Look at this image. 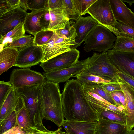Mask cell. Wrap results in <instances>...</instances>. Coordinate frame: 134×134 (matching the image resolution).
I'll return each instance as SVG.
<instances>
[{"label": "cell", "mask_w": 134, "mask_h": 134, "mask_svg": "<svg viewBox=\"0 0 134 134\" xmlns=\"http://www.w3.org/2000/svg\"><path fill=\"white\" fill-rule=\"evenodd\" d=\"M61 94L64 118L72 121L96 122L98 118L96 111L87 100L84 88L77 79L69 80Z\"/></svg>", "instance_id": "1"}, {"label": "cell", "mask_w": 134, "mask_h": 134, "mask_svg": "<svg viewBox=\"0 0 134 134\" xmlns=\"http://www.w3.org/2000/svg\"><path fill=\"white\" fill-rule=\"evenodd\" d=\"M43 105V118L60 127L64 120L59 84L46 81L41 86Z\"/></svg>", "instance_id": "2"}, {"label": "cell", "mask_w": 134, "mask_h": 134, "mask_svg": "<svg viewBox=\"0 0 134 134\" xmlns=\"http://www.w3.org/2000/svg\"><path fill=\"white\" fill-rule=\"evenodd\" d=\"M41 86L37 85L17 89L20 97L24 100L34 127L43 124V105Z\"/></svg>", "instance_id": "3"}, {"label": "cell", "mask_w": 134, "mask_h": 134, "mask_svg": "<svg viewBox=\"0 0 134 134\" xmlns=\"http://www.w3.org/2000/svg\"><path fill=\"white\" fill-rule=\"evenodd\" d=\"M82 61L85 69L89 72L114 81H119L118 70L110 62L107 52H94Z\"/></svg>", "instance_id": "4"}, {"label": "cell", "mask_w": 134, "mask_h": 134, "mask_svg": "<svg viewBox=\"0 0 134 134\" xmlns=\"http://www.w3.org/2000/svg\"><path fill=\"white\" fill-rule=\"evenodd\" d=\"M116 39L110 30L98 24L85 39L84 49L87 52L92 51L106 52L113 48Z\"/></svg>", "instance_id": "5"}, {"label": "cell", "mask_w": 134, "mask_h": 134, "mask_svg": "<svg viewBox=\"0 0 134 134\" xmlns=\"http://www.w3.org/2000/svg\"><path fill=\"white\" fill-rule=\"evenodd\" d=\"M87 13L99 24L110 30L117 37H130L114 27L117 21L114 16L109 0H97L88 9Z\"/></svg>", "instance_id": "6"}, {"label": "cell", "mask_w": 134, "mask_h": 134, "mask_svg": "<svg viewBox=\"0 0 134 134\" xmlns=\"http://www.w3.org/2000/svg\"><path fill=\"white\" fill-rule=\"evenodd\" d=\"M46 81L43 74L28 68L15 69L11 72L9 81L15 89L40 85Z\"/></svg>", "instance_id": "7"}, {"label": "cell", "mask_w": 134, "mask_h": 134, "mask_svg": "<svg viewBox=\"0 0 134 134\" xmlns=\"http://www.w3.org/2000/svg\"><path fill=\"white\" fill-rule=\"evenodd\" d=\"M76 44L75 40L59 35L54 32L51 40L45 45L40 46L43 52L42 62L70 50Z\"/></svg>", "instance_id": "8"}, {"label": "cell", "mask_w": 134, "mask_h": 134, "mask_svg": "<svg viewBox=\"0 0 134 134\" xmlns=\"http://www.w3.org/2000/svg\"><path fill=\"white\" fill-rule=\"evenodd\" d=\"M80 53L76 48L55 56L38 64L44 71L56 70L71 67L78 62Z\"/></svg>", "instance_id": "9"}, {"label": "cell", "mask_w": 134, "mask_h": 134, "mask_svg": "<svg viewBox=\"0 0 134 134\" xmlns=\"http://www.w3.org/2000/svg\"><path fill=\"white\" fill-rule=\"evenodd\" d=\"M110 62L118 71L134 79V52L107 51Z\"/></svg>", "instance_id": "10"}, {"label": "cell", "mask_w": 134, "mask_h": 134, "mask_svg": "<svg viewBox=\"0 0 134 134\" xmlns=\"http://www.w3.org/2000/svg\"><path fill=\"white\" fill-rule=\"evenodd\" d=\"M27 13L19 6L0 16V36L2 37L20 23H24Z\"/></svg>", "instance_id": "11"}, {"label": "cell", "mask_w": 134, "mask_h": 134, "mask_svg": "<svg viewBox=\"0 0 134 134\" xmlns=\"http://www.w3.org/2000/svg\"><path fill=\"white\" fill-rule=\"evenodd\" d=\"M43 60L42 48L34 44L19 51L15 66L23 68L31 67L42 63Z\"/></svg>", "instance_id": "12"}, {"label": "cell", "mask_w": 134, "mask_h": 134, "mask_svg": "<svg viewBox=\"0 0 134 134\" xmlns=\"http://www.w3.org/2000/svg\"><path fill=\"white\" fill-rule=\"evenodd\" d=\"M85 69L82 60L78 61L74 66L67 68L49 71H44L43 74L47 81L58 84L68 81Z\"/></svg>", "instance_id": "13"}, {"label": "cell", "mask_w": 134, "mask_h": 134, "mask_svg": "<svg viewBox=\"0 0 134 134\" xmlns=\"http://www.w3.org/2000/svg\"><path fill=\"white\" fill-rule=\"evenodd\" d=\"M118 82L125 97L126 105L123 111L126 117V125L130 132L134 128V90L120 79Z\"/></svg>", "instance_id": "14"}, {"label": "cell", "mask_w": 134, "mask_h": 134, "mask_svg": "<svg viewBox=\"0 0 134 134\" xmlns=\"http://www.w3.org/2000/svg\"><path fill=\"white\" fill-rule=\"evenodd\" d=\"M74 24L77 36L75 40L76 44L72 48H76L85 41L88 35L98 24L91 16H80Z\"/></svg>", "instance_id": "15"}, {"label": "cell", "mask_w": 134, "mask_h": 134, "mask_svg": "<svg viewBox=\"0 0 134 134\" xmlns=\"http://www.w3.org/2000/svg\"><path fill=\"white\" fill-rule=\"evenodd\" d=\"M115 19L134 29V13L122 0H109Z\"/></svg>", "instance_id": "16"}, {"label": "cell", "mask_w": 134, "mask_h": 134, "mask_svg": "<svg viewBox=\"0 0 134 134\" xmlns=\"http://www.w3.org/2000/svg\"><path fill=\"white\" fill-rule=\"evenodd\" d=\"M97 122L64 120L62 126L66 134H95Z\"/></svg>", "instance_id": "17"}, {"label": "cell", "mask_w": 134, "mask_h": 134, "mask_svg": "<svg viewBox=\"0 0 134 134\" xmlns=\"http://www.w3.org/2000/svg\"><path fill=\"white\" fill-rule=\"evenodd\" d=\"M129 132L126 125L99 118L95 134H128Z\"/></svg>", "instance_id": "18"}, {"label": "cell", "mask_w": 134, "mask_h": 134, "mask_svg": "<svg viewBox=\"0 0 134 134\" xmlns=\"http://www.w3.org/2000/svg\"><path fill=\"white\" fill-rule=\"evenodd\" d=\"M47 10L41 9L32 10L27 13L24 21V27L26 31L34 36L42 30L40 24V20Z\"/></svg>", "instance_id": "19"}, {"label": "cell", "mask_w": 134, "mask_h": 134, "mask_svg": "<svg viewBox=\"0 0 134 134\" xmlns=\"http://www.w3.org/2000/svg\"><path fill=\"white\" fill-rule=\"evenodd\" d=\"M19 51L9 47H4L0 51V75L14 66L18 55Z\"/></svg>", "instance_id": "20"}, {"label": "cell", "mask_w": 134, "mask_h": 134, "mask_svg": "<svg viewBox=\"0 0 134 134\" xmlns=\"http://www.w3.org/2000/svg\"><path fill=\"white\" fill-rule=\"evenodd\" d=\"M20 99L18 89L12 87L0 107V122L16 109Z\"/></svg>", "instance_id": "21"}, {"label": "cell", "mask_w": 134, "mask_h": 134, "mask_svg": "<svg viewBox=\"0 0 134 134\" xmlns=\"http://www.w3.org/2000/svg\"><path fill=\"white\" fill-rule=\"evenodd\" d=\"M50 16V23L48 29L54 32L63 29L70 21L63 8L49 9Z\"/></svg>", "instance_id": "22"}, {"label": "cell", "mask_w": 134, "mask_h": 134, "mask_svg": "<svg viewBox=\"0 0 134 134\" xmlns=\"http://www.w3.org/2000/svg\"><path fill=\"white\" fill-rule=\"evenodd\" d=\"M20 99L15 109L17 124L26 133L32 127L31 120L23 99Z\"/></svg>", "instance_id": "23"}, {"label": "cell", "mask_w": 134, "mask_h": 134, "mask_svg": "<svg viewBox=\"0 0 134 134\" xmlns=\"http://www.w3.org/2000/svg\"><path fill=\"white\" fill-rule=\"evenodd\" d=\"M81 84L87 83L102 85L115 81L92 74L85 69L74 76Z\"/></svg>", "instance_id": "24"}, {"label": "cell", "mask_w": 134, "mask_h": 134, "mask_svg": "<svg viewBox=\"0 0 134 134\" xmlns=\"http://www.w3.org/2000/svg\"><path fill=\"white\" fill-rule=\"evenodd\" d=\"M86 98L94 110L98 109H106L120 114H124V107H118L112 105L107 101L97 99L85 92Z\"/></svg>", "instance_id": "25"}, {"label": "cell", "mask_w": 134, "mask_h": 134, "mask_svg": "<svg viewBox=\"0 0 134 134\" xmlns=\"http://www.w3.org/2000/svg\"><path fill=\"white\" fill-rule=\"evenodd\" d=\"M25 30L23 22L20 23L12 30L3 36L0 37V43L4 48L13 41L24 35Z\"/></svg>", "instance_id": "26"}, {"label": "cell", "mask_w": 134, "mask_h": 134, "mask_svg": "<svg viewBox=\"0 0 134 134\" xmlns=\"http://www.w3.org/2000/svg\"><path fill=\"white\" fill-rule=\"evenodd\" d=\"M98 119L101 118L108 121L126 125L125 114H120L106 109H98L94 110Z\"/></svg>", "instance_id": "27"}, {"label": "cell", "mask_w": 134, "mask_h": 134, "mask_svg": "<svg viewBox=\"0 0 134 134\" xmlns=\"http://www.w3.org/2000/svg\"><path fill=\"white\" fill-rule=\"evenodd\" d=\"M112 50L134 52V39L125 36L117 37Z\"/></svg>", "instance_id": "28"}, {"label": "cell", "mask_w": 134, "mask_h": 134, "mask_svg": "<svg viewBox=\"0 0 134 134\" xmlns=\"http://www.w3.org/2000/svg\"><path fill=\"white\" fill-rule=\"evenodd\" d=\"M82 84L85 90L94 93L102 97L110 104L118 106L113 100L110 94L107 92L103 88L102 85L87 83Z\"/></svg>", "instance_id": "29"}, {"label": "cell", "mask_w": 134, "mask_h": 134, "mask_svg": "<svg viewBox=\"0 0 134 134\" xmlns=\"http://www.w3.org/2000/svg\"><path fill=\"white\" fill-rule=\"evenodd\" d=\"M34 37L31 35H24L22 37L13 41L8 44L6 47L15 48L19 51L34 45Z\"/></svg>", "instance_id": "30"}, {"label": "cell", "mask_w": 134, "mask_h": 134, "mask_svg": "<svg viewBox=\"0 0 134 134\" xmlns=\"http://www.w3.org/2000/svg\"><path fill=\"white\" fill-rule=\"evenodd\" d=\"M15 109L0 122V134L18 125Z\"/></svg>", "instance_id": "31"}, {"label": "cell", "mask_w": 134, "mask_h": 134, "mask_svg": "<svg viewBox=\"0 0 134 134\" xmlns=\"http://www.w3.org/2000/svg\"><path fill=\"white\" fill-rule=\"evenodd\" d=\"M54 32L48 29L42 30L34 36V44L41 46L46 44L53 36Z\"/></svg>", "instance_id": "32"}, {"label": "cell", "mask_w": 134, "mask_h": 134, "mask_svg": "<svg viewBox=\"0 0 134 134\" xmlns=\"http://www.w3.org/2000/svg\"><path fill=\"white\" fill-rule=\"evenodd\" d=\"M62 1L63 8L70 21L77 20L80 16L74 7L72 0H62Z\"/></svg>", "instance_id": "33"}, {"label": "cell", "mask_w": 134, "mask_h": 134, "mask_svg": "<svg viewBox=\"0 0 134 134\" xmlns=\"http://www.w3.org/2000/svg\"><path fill=\"white\" fill-rule=\"evenodd\" d=\"M62 128L59 127L56 130L50 131L47 129L43 124L38 125L35 126L30 127L26 132L27 134H66L62 131Z\"/></svg>", "instance_id": "34"}, {"label": "cell", "mask_w": 134, "mask_h": 134, "mask_svg": "<svg viewBox=\"0 0 134 134\" xmlns=\"http://www.w3.org/2000/svg\"><path fill=\"white\" fill-rule=\"evenodd\" d=\"M97 0H72L74 7L80 16L87 13L88 9Z\"/></svg>", "instance_id": "35"}, {"label": "cell", "mask_w": 134, "mask_h": 134, "mask_svg": "<svg viewBox=\"0 0 134 134\" xmlns=\"http://www.w3.org/2000/svg\"><path fill=\"white\" fill-rule=\"evenodd\" d=\"M72 22L69 21L64 28L57 30L54 32L59 35L64 36L68 38L75 40L77 34L74 27V24L72 25Z\"/></svg>", "instance_id": "36"}, {"label": "cell", "mask_w": 134, "mask_h": 134, "mask_svg": "<svg viewBox=\"0 0 134 134\" xmlns=\"http://www.w3.org/2000/svg\"><path fill=\"white\" fill-rule=\"evenodd\" d=\"M12 87V85L9 81H0V107L3 104Z\"/></svg>", "instance_id": "37"}, {"label": "cell", "mask_w": 134, "mask_h": 134, "mask_svg": "<svg viewBox=\"0 0 134 134\" xmlns=\"http://www.w3.org/2000/svg\"><path fill=\"white\" fill-rule=\"evenodd\" d=\"M119 31L128 35L131 38L134 39V29L120 22H117L114 26Z\"/></svg>", "instance_id": "38"}, {"label": "cell", "mask_w": 134, "mask_h": 134, "mask_svg": "<svg viewBox=\"0 0 134 134\" xmlns=\"http://www.w3.org/2000/svg\"><path fill=\"white\" fill-rule=\"evenodd\" d=\"M47 0H28L29 9L31 10L46 9Z\"/></svg>", "instance_id": "39"}, {"label": "cell", "mask_w": 134, "mask_h": 134, "mask_svg": "<svg viewBox=\"0 0 134 134\" xmlns=\"http://www.w3.org/2000/svg\"><path fill=\"white\" fill-rule=\"evenodd\" d=\"M104 90L110 94L111 92L117 91H121L120 86L118 82H114L102 85Z\"/></svg>", "instance_id": "40"}, {"label": "cell", "mask_w": 134, "mask_h": 134, "mask_svg": "<svg viewBox=\"0 0 134 134\" xmlns=\"http://www.w3.org/2000/svg\"><path fill=\"white\" fill-rule=\"evenodd\" d=\"M50 21V13L49 10H47L40 20V24L42 30L48 29Z\"/></svg>", "instance_id": "41"}, {"label": "cell", "mask_w": 134, "mask_h": 134, "mask_svg": "<svg viewBox=\"0 0 134 134\" xmlns=\"http://www.w3.org/2000/svg\"><path fill=\"white\" fill-rule=\"evenodd\" d=\"M118 74L120 79L127 84L134 90V79L118 71Z\"/></svg>", "instance_id": "42"}, {"label": "cell", "mask_w": 134, "mask_h": 134, "mask_svg": "<svg viewBox=\"0 0 134 134\" xmlns=\"http://www.w3.org/2000/svg\"><path fill=\"white\" fill-rule=\"evenodd\" d=\"M48 9L62 8V0H48Z\"/></svg>", "instance_id": "43"}, {"label": "cell", "mask_w": 134, "mask_h": 134, "mask_svg": "<svg viewBox=\"0 0 134 134\" xmlns=\"http://www.w3.org/2000/svg\"><path fill=\"white\" fill-rule=\"evenodd\" d=\"M13 9L8 4L6 0H0V16Z\"/></svg>", "instance_id": "44"}, {"label": "cell", "mask_w": 134, "mask_h": 134, "mask_svg": "<svg viewBox=\"0 0 134 134\" xmlns=\"http://www.w3.org/2000/svg\"><path fill=\"white\" fill-rule=\"evenodd\" d=\"M3 134H27L26 132L18 125Z\"/></svg>", "instance_id": "45"}, {"label": "cell", "mask_w": 134, "mask_h": 134, "mask_svg": "<svg viewBox=\"0 0 134 134\" xmlns=\"http://www.w3.org/2000/svg\"><path fill=\"white\" fill-rule=\"evenodd\" d=\"M118 96L124 109L126 107V101L124 94L122 90L114 92Z\"/></svg>", "instance_id": "46"}, {"label": "cell", "mask_w": 134, "mask_h": 134, "mask_svg": "<svg viewBox=\"0 0 134 134\" xmlns=\"http://www.w3.org/2000/svg\"><path fill=\"white\" fill-rule=\"evenodd\" d=\"M110 94L113 100L118 106L124 107L120 102L119 97L114 92L111 93Z\"/></svg>", "instance_id": "47"}, {"label": "cell", "mask_w": 134, "mask_h": 134, "mask_svg": "<svg viewBox=\"0 0 134 134\" xmlns=\"http://www.w3.org/2000/svg\"><path fill=\"white\" fill-rule=\"evenodd\" d=\"M6 1L8 4L13 8L20 6V0H6Z\"/></svg>", "instance_id": "48"}, {"label": "cell", "mask_w": 134, "mask_h": 134, "mask_svg": "<svg viewBox=\"0 0 134 134\" xmlns=\"http://www.w3.org/2000/svg\"><path fill=\"white\" fill-rule=\"evenodd\" d=\"M28 0H20L19 5L25 11L29 9L27 4Z\"/></svg>", "instance_id": "49"}, {"label": "cell", "mask_w": 134, "mask_h": 134, "mask_svg": "<svg viewBox=\"0 0 134 134\" xmlns=\"http://www.w3.org/2000/svg\"><path fill=\"white\" fill-rule=\"evenodd\" d=\"M122 1L124 2H126L128 3L129 5L130 6H131V5L134 3V0H132V1H127V0H122Z\"/></svg>", "instance_id": "50"}, {"label": "cell", "mask_w": 134, "mask_h": 134, "mask_svg": "<svg viewBox=\"0 0 134 134\" xmlns=\"http://www.w3.org/2000/svg\"><path fill=\"white\" fill-rule=\"evenodd\" d=\"M128 134H134V129L131 130Z\"/></svg>", "instance_id": "51"}]
</instances>
